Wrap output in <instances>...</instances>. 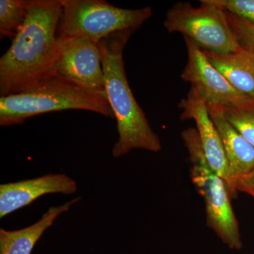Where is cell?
I'll use <instances>...</instances> for the list:
<instances>
[{
    "label": "cell",
    "instance_id": "6da1fadb",
    "mask_svg": "<svg viewBox=\"0 0 254 254\" xmlns=\"http://www.w3.org/2000/svg\"><path fill=\"white\" fill-rule=\"evenodd\" d=\"M27 16L0 58V95L17 94L56 75L63 0H26Z\"/></svg>",
    "mask_w": 254,
    "mask_h": 254
},
{
    "label": "cell",
    "instance_id": "7a4b0ae2",
    "mask_svg": "<svg viewBox=\"0 0 254 254\" xmlns=\"http://www.w3.org/2000/svg\"><path fill=\"white\" fill-rule=\"evenodd\" d=\"M136 30L113 33L98 42L107 95L118 125V141L113 155L120 158L135 149L160 151L161 142L137 103L125 72L123 52Z\"/></svg>",
    "mask_w": 254,
    "mask_h": 254
},
{
    "label": "cell",
    "instance_id": "3957f363",
    "mask_svg": "<svg viewBox=\"0 0 254 254\" xmlns=\"http://www.w3.org/2000/svg\"><path fill=\"white\" fill-rule=\"evenodd\" d=\"M80 110L115 119L108 100L56 74L26 91L0 97V125H21L42 114Z\"/></svg>",
    "mask_w": 254,
    "mask_h": 254
},
{
    "label": "cell",
    "instance_id": "277c9868",
    "mask_svg": "<svg viewBox=\"0 0 254 254\" xmlns=\"http://www.w3.org/2000/svg\"><path fill=\"white\" fill-rule=\"evenodd\" d=\"M182 136L191 163L190 179L204 200L207 225L230 249L240 250V227L226 182L209 165L196 129L187 128Z\"/></svg>",
    "mask_w": 254,
    "mask_h": 254
},
{
    "label": "cell",
    "instance_id": "5b68a950",
    "mask_svg": "<svg viewBox=\"0 0 254 254\" xmlns=\"http://www.w3.org/2000/svg\"><path fill=\"white\" fill-rule=\"evenodd\" d=\"M153 14L150 7H117L105 0H63L58 36L99 42L119 31L137 30Z\"/></svg>",
    "mask_w": 254,
    "mask_h": 254
},
{
    "label": "cell",
    "instance_id": "8992f818",
    "mask_svg": "<svg viewBox=\"0 0 254 254\" xmlns=\"http://www.w3.org/2000/svg\"><path fill=\"white\" fill-rule=\"evenodd\" d=\"M198 7L177 2L167 12L164 26L170 33H180L202 50L226 54L242 49L227 21L226 11L200 1Z\"/></svg>",
    "mask_w": 254,
    "mask_h": 254
},
{
    "label": "cell",
    "instance_id": "52a82bcc",
    "mask_svg": "<svg viewBox=\"0 0 254 254\" xmlns=\"http://www.w3.org/2000/svg\"><path fill=\"white\" fill-rule=\"evenodd\" d=\"M58 38L57 74L108 100L98 42L86 37Z\"/></svg>",
    "mask_w": 254,
    "mask_h": 254
},
{
    "label": "cell",
    "instance_id": "ba28073f",
    "mask_svg": "<svg viewBox=\"0 0 254 254\" xmlns=\"http://www.w3.org/2000/svg\"><path fill=\"white\" fill-rule=\"evenodd\" d=\"M187 50V63L181 78L206 104L223 108L239 106L253 100L237 91L207 59L203 50L194 41L184 37Z\"/></svg>",
    "mask_w": 254,
    "mask_h": 254
},
{
    "label": "cell",
    "instance_id": "9c48e42d",
    "mask_svg": "<svg viewBox=\"0 0 254 254\" xmlns=\"http://www.w3.org/2000/svg\"><path fill=\"white\" fill-rule=\"evenodd\" d=\"M78 185L72 178L63 173L0 185V218H4L18 209L31 204L35 200L50 193L73 194Z\"/></svg>",
    "mask_w": 254,
    "mask_h": 254
},
{
    "label": "cell",
    "instance_id": "30bf717a",
    "mask_svg": "<svg viewBox=\"0 0 254 254\" xmlns=\"http://www.w3.org/2000/svg\"><path fill=\"white\" fill-rule=\"evenodd\" d=\"M178 107L182 110V120L195 122V129L209 165L225 180L228 187L230 175L226 155L218 129L209 115L205 100L190 88L187 98L180 101Z\"/></svg>",
    "mask_w": 254,
    "mask_h": 254
},
{
    "label": "cell",
    "instance_id": "8fae6325",
    "mask_svg": "<svg viewBox=\"0 0 254 254\" xmlns=\"http://www.w3.org/2000/svg\"><path fill=\"white\" fill-rule=\"evenodd\" d=\"M206 105L209 115L221 138L228 163V190L231 197H235L237 193L236 185L239 179L254 168V148L227 121L223 107Z\"/></svg>",
    "mask_w": 254,
    "mask_h": 254
},
{
    "label": "cell",
    "instance_id": "7c38bea8",
    "mask_svg": "<svg viewBox=\"0 0 254 254\" xmlns=\"http://www.w3.org/2000/svg\"><path fill=\"white\" fill-rule=\"evenodd\" d=\"M76 197L58 206H51L38 221L16 230L0 229V254H31L38 241L60 215L81 200Z\"/></svg>",
    "mask_w": 254,
    "mask_h": 254
},
{
    "label": "cell",
    "instance_id": "4fadbf2b",
    "mask_svg": "<svg viewBox=\"0 0 254 254\" xmlns=\"http://www.w3.org/2000/svg\"><path fill=\"white\" fill-rule=\"evenodd\" d=\"M203 52L237 91L254 100V57L251 52L243 48L226 54Z\"/></svg>",
    "mask_w": 254,
    "mask_h": 254
},
{
    "label": "cell",
    "instance_id": "5bb4252c",
    "mask_svg": "<svg viewBox=\"0 0 254 254\" xmlns=\"http://www.w3.org/2000/svg\"><path fill=\"white\" fill-rule=\"evenodd\" d=\"M27 16L26 0L0 1V33L14 39Z\"/></svg>",
    "mask_w": 254,
    "mask_h": 254
},
{
    "label": "cell",
    "instance_id": "9a60e30c",
    "mask_svg": "<svg viewBox=\"0 0 254 254\" xmlns=\"http://www.w3.org/2000/svg\"><path fill=\"white\" fill-rule=\"evenodd\" d=\"M224 115L234 128L254 148V100L231 108H223Z\"/></svg>",
    "mask_w": 254,
    "mask_h": 254
},
{
    "label": "cell",
    "instance_id": "2e32d148",
    "mask_svg": "<svg viewBox=\"0 0 254 254\" xmlns=\"http://www.w3.org/2000/svg\"><path fill=\"white\" fill-rule=\"evenodd\" d=\"M227 21L241 48L254 50V24L227 12Z\"/></svg>",
    "mask_w": 254,
    "mask_h": 254
},
{
    "label": "cell",
    "instance_id": "e0dca14e",
    "mask_svg": "<svg viewBox=\"0 0 254 254\" xmlns=\"http://www.w3.org/2000/svg\"><path fill=\"white\" fill-rule=\"evenodd\" d=\"M208 4L214 5L254 24V0H204Z\"/></svg>",
    "mask_w": 254,
    "mask_h": 254
},
{
    "label": "cell",
    "instance_id": "ac0fdd59",
    "mask_svg": "<svg viewBox=\"0 0 254 254\" xmlns=\"http://www.w3.org/2000/svg\"><path fill=\"white\" fill-rule=\"evenodd\" d=\"M237 191L248 193L254 198V168L239 179L236 185Z\"/></svg>",
    "mask_w": 254,
    "mask_h": 254
},
{
    "label": "cell",
    "instance_id": "d6986e66",
    "mask_svg": "<svg viewBox=\"0 0 254 254\" xmlns=\"http://www.w3.org/2000/svg\"><path fill=\"white\" fill-rule=\"evenodd\" d=\"M248 51L251 52V53H252V54H253L254 57V50H248Z\"/></svg>",
    "mask_w": 254,
    "mask_h": 254
}]
</instances>
